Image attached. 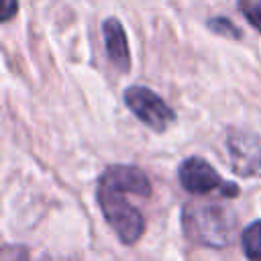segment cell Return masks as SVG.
Returning <instances> with one entry per match:
<instances>
[{
	"instance_id": "9c48e42d",
	"label": "cell",
	"mask_w": 261,
	"mask_h": 261,
	"mask_svg": "<svg viewBox=\"0 0 261 261\" xmlns=\"http://www.w3.org/2000/svg\"><path fill=\"white\" fill-rule=\"evenodd\" d=\"M239 8L243 10L245 18L261 33V0H241Z\"/></svg>"
},
{
	"instance_id": "8992f818",
	"label": "cell",
	"mask_w": 261,
	"mask_h": 261,
	"mask_svg": "<svg viewBox=\"0 0 261 261\" xmlns=\"http://www.w3.org/2000/svg\"><path fill=\"white\" fill-rule=\"evenodd\" d=\"M100 179L128 192V194H137V196H149L151 194V184L147 179V175L133 165H112L108 167Z\"/></svg>"
},
{
	"instance_id": "5b68a950",
	"label": "cell",
	"mask_w": 261,
	"mask_h": 261,
	"mask_svg": "<svg viewBox=\"0 0 261 261\" xmlns=\"http://www.w3.org/2000/svg\"><path fill=\"white\" fill-rule=\"evenodd\" d=\"M228 155L232 169L241 175H261V139L247 133H230Z\"/></svg>"
},
{
	"instance_id": "3957f363",
	"label": "cell",
	"mask_w": 261,
	"mask_h": 261,
	"mask_svg": "<svg viewBox=\"0 0 261 261\" xmlns=\"http://www.w3.org/2000/svg\"><path fill=\"white\" fill-rule=\"evenodd\" d=\"M179 181L190 194H210L220 192L224 198H234L239 194V186L224 181L218 171L204 161L202 157H190L179 165Z\"/></svg>"
},
{
	"instance_id": "7c38bea8",
	"label": "cell",
	"mask_w": 261,
	"mask_h": 261,
	"mask_svg": "<svg viewBox=\"0 0 261 261\" xmlns=\"http://www.w3.org/2000/svg\"><path fill=\"white\" fill-rule=\"evenodd\" d=\"M16 10H18V2H16V0H2V10H0V14H2V20H4V22L10 20V18L16 14Z\"/></svg>"
},
{
	"instance_id": "52a82bcc",
	"label": "cell",
	"mask_w": 261,
	"mask_h": 261,
	"mask_svg": "<svg viewBox=\"0 0 261 261\" xmlns=\"http://www.w3.org/2000/svg\"><path fill=\"white\" fill-rule=\"evenodd\" d=\"M102 33H104L106 53H108L110 61L120 71H126L130 67V55H128V43H126V35H124L122 24L116 18H108L102 24Z\"/></svg>"
},
{
	"instance_id": "6da1fadb",
	"label": "cell",
	"mask_w": 261,
	"mask_h": 261,
	"mask_svg": "<svg viewBox=\"0 0 261 261\" xmlns=\"http://www.w3.org/2000/svg\"><path fill=\"white\" fill-rule=\"evenodd\" d=\"M184 230L186 234L204 247H226L232 241L237 228V216L230 208L220 204H188L184 208Z\"/></svg>"
},
{
	"instance_id": "7a4b0ae2",
	"label": "cell",
	"mask_w": 261,
	"mask_h": 261,
	"mask_svg": "<svg viewBox=\"0 0 261 261\" xmlns=\"http://www.w3.org/2000/svg\"><path fill=\"white\" fill-rule=\"evenodd\" d=\"M124 190L100 179L98 181V204L102 208L104 218L108 220V224L114 228V232L118 234V239L124 245H130L135 241H139V237L145 230V220L143 214L124 198Z\"/></svg>"
},
{
	"instance_id": "30bf717a",
	"label": "cell",
	"mask_w": 261,
	"mask_h": 261,
	"mask_svg": "<svg viewBox=\"0 0 261 261\" xmlns=\"http://www.w3.org/2000/svg\"><path fill=\"white\" fill-rule=\"evenodd\" d=\"M210 27H212L216 33H220V35L239 37V29H237L234 24H230L228 20H224V18H216V20H210Z\"/></svg>"
},
{
	"instance_id": "ba28073f",
	"label": "cell",
	"mask_w": 261,
	"mask_h": 261,
	"mask_svg": "<svg viewBox=\"0 0 261 261\" xmlns=\"http://www.w3.org/2000/svg\"><path fill=\"white\" fill-rule=\"evenodd\" d=\"M243 249L249 261H261V220L251 222L243 230Z\"/></svg>"
},
{
	"instance_id": "277c9868",
	"label": "cell",
	"mask_w": 261,
	"mask_h": 261,
	"mask_svg": "<svg viewBox=\"0 0 261 261\" xmlns=\"http://www.w3.org/2000/svg\"><path fill=\"white\" fill-rule=\"evenodd\" d=\"M124 104L135 112V116L141 122H145L147 126H151L157 133H163L175 120L173 110L163 102V98H159L153 90L143 88V86L126 88Z\"/></svg>"
},
{
	"instance_id": "8fae6325",
	"label": "cell",
	"mask_w": 261,
	"mask_h": 261,
	"mask_svg": "<svg viewBox=\"0 0 261 261\" xmlns=\"http://www.w3.org/2000/svg\"><path fill=\"white\" fill-rule=\"evenodd\" d=\"M2 261H27V253L20 247H6L2 253Z\"/></svg>"
}]
</instances>
